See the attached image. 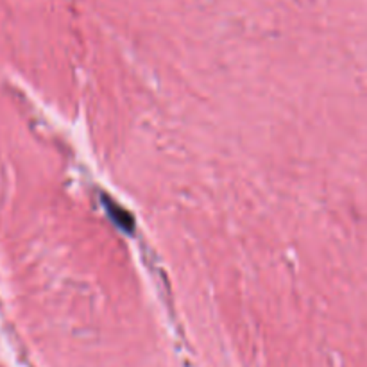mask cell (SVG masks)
Here are the masks:
<instances>
[{"instance_id": "cell-1", "label": "cell", "mask_w": 367, "mask_h": 367, "mask_svg": "<svg viewBox=\"0 0 367 367\" xmlns=\"http://www.w3.org/2000/svg\"><path fill=\"white\" fill-rule=\"evenodd\" d=\"M102 204H104L106 212H108L109 219L115 223V226L120 227L124 233H133V230H135V219H133L131 213L124 210L120 204L109 199L108 195L102 197Z\"/></svg>"}]
</instances>
